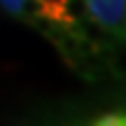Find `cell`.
Returning <instances> with one entry per match:
<instances>
[{
	"label": "cell",
	"mask_w": 126,
	"mask_h": 126,
	"mask_svg": "<svg viewBox=\"0 0 126 126\" xmlns=\"http://www.w3.org/2000/svg\"><path fill=\"white\" fill-rule=\"evenodd\" d=\"M89 2V16L105 31L124 33L126 28V0H86Z\"/></svg>",
	"instance_id": "obj_1"
},
{
	"label": "cell",
	"mask_w": 126,
	"mask_h": 126,
	"mask_svg": "<svg viewBox=\"0 0 126 126\" xmlns=\"http://www.w3.org/2000/svg\"><path fill=\"white\" fill-rule=\"evenodd\" d=\"M89 19V2L86 0H63L61 9H59V26L68 28L75 26V23Z\"/></svg>",
	"instance_id": "obj_2"
},
{
	"label": "cell",
	"mask_w": 126,
	"mask_h": 126,
	"mask_svg": "<svg viewBox=\"0 0 126 126\" xmlns=\"http://www.w3.org/2000/svg\"><path fill=\"white\" fill-rule=\"evenodd\" d=\"M94 124H98V126H126V112H108L100 119H96Z\"/></svg>",
	"instance_id": "obj_3"
},
{
	"label": "cell",
	"mask_w": 126,
	"mask_h": 126,
	"mask_svg": "<svg viewBox=\"0 0 126 126\" xmlns=\"http://www.w3.org/2000/svg\"><path fill=\"white\" fill-rule=\"evenodd\" d=\"M40 2H42V14L59 26V9H61L63 0H40Z\"/></svg>",
	"instance_id": "obj_4"
},
{
	"label": "cell",
	"mask_w": 126,
	"mask_h": 126,
	"mask_svg": "<svg viewBox=\"0 0 126 126\" xmlns=\"http://www.w3.org/2000/svg\"><path fill=\"white\" fill-rule=\"evenodd\" d=\"M21 2L23 0H0V7L9 14H19L21 12Z\"/></svg>",
	"instance_id": "obj_5"
}]
</instances>
